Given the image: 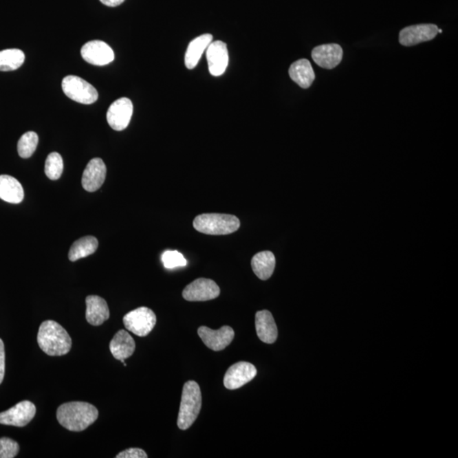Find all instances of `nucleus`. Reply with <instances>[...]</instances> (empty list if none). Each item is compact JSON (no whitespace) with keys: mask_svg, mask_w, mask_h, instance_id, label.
<instances>
[{"mask_svg":"<svg viewBox=\"0 0 458 458\" xmlns=\"http://www.w3.org/2000/svg\"><path fill=\"white\" fill-rule=\"evenodd\" d=\"M162 261L164 267L167 269H173L178 267H184L187 265V261L183 254L177 250H166L162 254Z\"/></svg>","mask_w":458,"mask_h":458,"instance_id":"nucleus-28","label":"nucleus"},{"mask_svg":"<svg viewBox=\"0 0 458 458\" xmlns=\"http://www.w3.org/2000/svg\"><path fill=\"white\" fill-rule=\"evenodd\" d=\"M220 294V288L212 279H198L187 285L183 296L188 301H206L216 299Z\"/></svg>","mask_w":458,"mask_h":458,"instance_id":"nucleus-9","label":"nucleus"},{"mask_svg":"<svg viewBox=\"0 0 458 458\" xmlns=\"http://www.w3.org/2000/svg\"><path fill=\"white\" fill-rule=\"evenodd\" d=\"M289 74L290 78L303 89L310 88L315 80V74L310 61L301 59L290 65Z\"/></svg>","mask_w":458,"mask_h":458,"instance_id":"nucleus-21","label":"nucleus"},{"mask_svg":"<svg viewBox=\"0 0 458 458\" xmlns=\"http://www.w3.org/2000/svg\"><path fill=\"white\" fill-rule=\"evenodd\" d=\"M123 323L130 332L140 337L147 336L155 328L156 316L151 309L142 307L124 316Z\"/></svg>","mask_w":458,"mask_h":458,"instance_id":"nucleus-6","label":"nucleus"},{"mask_svg":"<svg viewBox=\"0 0 458 458\" xmlns=\"http://www.w3.org/2000/svg\"><path fill=\"white\" fill-rule=\"evenodd\" d=\"M6 373V353L5 345L0 339V384H1Z\"/></svg>","mask_w":458,"mask_h":458,"instance_id":"nucleus-31","label":"nucleus"},{"mask_svg":"<svg viewBox=\"0 0 458 458\" xmlns=\"http://www.w3.org/2000/svg\"><path fill=\"white\" fill-rule=\"evenodd\" d=\"M99 246L98 239L94 236H85L74 242L72 246L68 257L71 261H76L90 256L96 252Z\"/></svg>","mask_w":458,"mask_h":458,"instance_id":"nucleus-24","label":"nucleus"},{"mask_svg":"<svg viewBox=\"0 0 458 458\" xmlns=\"http://www.w3.org/2000/svg\"><path fill=\"white\" fill-rule=\"evenodd\" d=\"M438 30L437 25L435 24L410 25L400 32L399 42L406 47L417 45L434 39L439 34Z\"/></svg>","mask_w":458,"mask_h":458,"instance_id":"nucleus-7","label":"nucleus"},{"mask_svg":"<svg viewBox=\"0 0 458 458\" xmlns=\"http://www.w3.org/2000/svg\"><path fill=\"white\" fill-rule=\"evenodd\" d=\"M63 89L65 96L80 104H94L99 97L98 91L93 85L76 76H65L63 81Z\"/></svg>","mask_w":458,"mask_h":458,"instance_id":"nucleus-5","label":"nucleus"},{"mask_svg":"<svg viewBox=\"0 0 458 458\" xmlns=\"http://www.w3.org/2000/svg\"><path fill=\"white\" fill-rule=\"evenodd\" d=\"M275 265L274 254L268 250L254 254L252 260L253 272L261 280L270 279L274 274Z\"/></svg>","mask_w":458,"mask_h":458,"instance_id":"nucleus-23","label":"nucleus"},{"mask_svg":"<svg viewBox=\"0 0 458 458\" xmlns=\"http://www.w3.org/2000/svg\"><path fill=\"white\" fill-rule=\"evenodd\" d=\"M39 144L38 134L34 132H28L21 137L17 144L18 154L21 158L31 157L37 149Z\"/></svg>","mask_w":458,"mask_h":458,"instance_id":"nucleus-26","label":"nucleus"},{"mask_svg":"<svg viewBox=\"0 0 458 458\" xmlns=\"http://www.w3.org/2000/svg\"><path fill=\"white\" fill-rule=\"evenodd\" d=\"M110 351L116 360L121 361L133 354L135 351V342L127 331L120 330L111 341Z\"/></svg>","mask_w":458,"mask_h":458,"instance_id":"nucleus-19","label":"nucleus"},{"mask_svg":"<svg viewBox=\"0 0 458 458\" xmlns=\"http://www.w3.org/2000/svg\"><path fill=\"white\" fill-rule=\"evenodd\" d=\"M20 446L13 439L6 437L0 439V458H13L19 452Z\"/></svg>","mask_w":458,"mask_h":458,"instance_id":"nucleus-29","label":"nucleus"},{"mask_svg":"<svg viewBox=\"0 0 458 458\" xmlns=\"http://www.w3.org/2000/svg\"><path fill=\"white\" fill-rule=\"evenodd\" d=\"M41 350L51 356L67 355L72 349V338L59 323L48 320L42 323L38 334Z\"/></svg>","mask_w":458,"mask_h":458,"instance_id":"nucleus-2","label":"nucleus"},{"mask_svg":"<svg viewBox=\"0 0 458 458\" xmlns=\"http://www.w3.org/2000/svg\"><path fill=\"white\" fill-rule=\"evenodd\" d=\"M25 61L23 51L18 49H8L0 51V71L10 72L17 70Z\"/></svg>","mask_w":458,"mask_h":458,"instance_id":"nucleus-25","label":"nucleus"},{"mask_svg":"<svg viewBox=\"0 0 458 458\" xmlns=\"http://www.w3.org/2000/svg\"><path fill=\"white\" fill-rule=\"evenodd\" d=\"M206 58L210 74L214 76L224 74L229 60L226 43L223 41L210 43L206 49Z\"/></svg>","mask_w":458,"mask_h":458,"instance_id":"nucleus-14","label":"nucleus"},{"mask_svg":"<svg viewBox=\"0 0 458 458\" xmlns=\"http://www.w3.org/2000/svg\"><path fill=\"white\" fill-rule=\"evenodd\" d=\"M312 57L320 67L331 70L342 61L343 50L337 43L319 45L312 50Z\"/></svg>","mask_w":458,"mask_h":458,"instance_id":"nucleus-15","label":"nucleus"},{"mask_svg":"<svg viewBox=\"0 0 458 458\" xmlns=\"http://www.w3.org/2000/svg\"><path fill=\"white\" fill-rule=\"evenodd\" d=\"M256 330L258 337L263 342H275L278 338V329L270 312L264 310L257 312Z\"/></svg>","mask_w":458,"mask_h":458,"instance_id":"nucleus-18","label":"nucleus"},{"mask_svg":"<svg viewBox=\"0 0 458 458\" xmlns=\"http://www.w3.org/2000/svg\"><path fill=\"white\" fill-rule=\"evenodd\" d=\"M103 5L109 7H116L122 5L125 0H100Z\"/></svg>","mask_w":458,"mask_h":458,"instance_id":"nucleus-32","label":"nucleus"},{"mask_svg":"<svg viewBox=\"0 0 458 458\" xmlns=\"http://www.w3.org/2000/svg\"><path fill=\"white\" fill-rule=\"evenodd\" d=\"M257 370L252 363L239 362L232 365L225 373L224 386L228 390H236L248 384L257 376Z\"/></svg>","mask_w":458,"mask_h":458,"instance_id":"nucleus-11","label":"nucleus"},{"mask_svg":"<svg viewBox=\"0 0 458 458\" xmlns=\"http://www.w3.org/2000/svg\"><path fill=\"white\" fill-rule=\"evenodd\" d=\"M133 112L132 101L127 98L116 100L109 107L107 118L109 125L116 131H122L129 125Z\"/></svg>","mask_w":458,"mask_h":458,"instance_id":"nucleus-10","label":"nucleus"},{"mask_svg":"<svg viewBox=\"0 0 458 458\" xmlns=\"http://www.w3.org/2000/svg\"><path fill=\"white\" fill-rule=\"evenodd\" d=\"M0 199L12 204L21 203L24 199L23 185L12 176L0 175Z\"/></svg>","mask_w":458,"mask_h":458,"instance_id":"nucleus-20","label":"nucleus"},{"mask_svg":"<svg viewBox=\"0 0 458 458\" xmlns=\"http://www.w3.org/2000/svg\"><path fill=\"white\" fill-rule=\"evenodd\" d=\"M36 406L34 403L23 401L12 408L0 413V424L10 426L24 427L34 419Z\"/></svg>","mask_w":458,"mask_h":458,"instance_id":"nucleus-8","label":"nucleus"},{"mask_svg":"<svg viewBox=\"0 0 458 458\" xmlns=\"http://www.w3.org/2000/svg\"><path fill=\"white\" fill-rule=\"evenodd\" d=\"M56 417L67 430L81 432L97 420L99 411L88 402H72L58 407Z\"/></svg>","mask_w":458,"mask_h":458,"instance_id":"nucleus-1","label":"nucleus"},{"mask_svg":"<svg viewBox=\"0 0 458 458\" xmlns=\"http://www.w3.org/2000/svg\"><path fill=\"white\" fill-rule=\"evenodd\" d=\"M116 458H147L148 455L144 450L140 448H130L120 452Z\"/></svg>","mask_w":458,"mask_h":458,"instance_id":"nucleus-30","label":"nucleus"},{"mask_svg":"<svg viewBox=\"0 0 458 458\" xmlns=\"http://www.w3.org/2000/svg\"><path fill=\"white\" fill-rule=\"evenodd\" d=\"M194 228L202 234L226 235L232 234L241 227L238 217L228 214H202L195 217Z\"/></svg>","mask_w":458,"mask_h":458,"instance_id":"nucleus-4","label":"nucleus"},{"mask_svg":"<svg viewBox=\"0 0 458 458\" xmlns=\"http://www.w3.org/2000/svg\"><path fill=\"white\" fill-rule=\"evenodd\" d=\"M199 338L207 347L214 351L224 350L230 345L235 338V331L229 326L221 327L220 329L212 330L206 326L198 329Z\"/></svg>","mask_w":458,"mask_h":458,"instance_id":"nucleus-13","label":"nucleus"},{"mask_svg":"<svg viewBox=\"0 0 458 458\" xmlns=\"http://www.w3.org/2000/svg\"><path fill=\"white\" fill-rule=\"evenodd\" d=\"M202 405L201 389L195 381L185 383L182 393L179 413L177 417V426L182 430H186L197 419Z\"/></svg>","mask_w":458,"mask_h":458,"instance_id":"nucleus-3","label":"nucleus"},{"mask_svg":"<svg viewBox=\"0 0 458 458\" xmlns=\"http://www.w3.org/2000/svg\"><path fill=\"white\" fill-rule=\"evenodd\" d=\"M81 54L86 63L100 67L110 64L115 59L114 51L107 43L100 40H93L85 43L82 47Z\"/></svg>","mask_w":458,"mask_h":458,"instance_id":"nucleus-12","label":"nucleus"},{"mask_svg":"<svg viewBox=\"0 0 458 458\" xmlns=\"http://www.w3.org/2000/svg\"><path fill=\"white\" fill-rule=\"evenodd\" d=\"M86 319L91 325L100 326L110 318V310L103 298L89 296L86 298Z\"/></svg>","mask_w":458,"mask_h":458,"instance_id":"nucleus-17","label":"nucleus"},{"mask_svg":"<svg viewBox=\"0 0 458 458\" xmlns=\"http://www.w3.org/2000/svg\"><path fill=\"white\" fill-rule=\"evenodd\" d=\"M63 159L59 153H50L45 162V174L50 180H58L63 173Z\"/></svg>","mask_w":458,"mask_h":458,"instance_id":"nucleus-27","label":"nucleus"},{"mask_svg":"<svg viewBox=\"0 0 458 458\" xmlns=\"http://www.w3.org/2000/svg\"><path fill=\"white\" fill-rule=\"evenodd\" d=\"M107 177V166L100 158L91 160L87 165L82 177L83 188L88 192L99 190L103 185Z\"/></svg>","mask_w":458,"mask_h":458,"instance_id":"nucleus-16","label":"nucleus"},{"mask_svg":"<svg viewBox=\"0 0 458 458\" xmlns=\"http://www.w3.org/2000/svg\"><path fill=\"white\" fill-rule=\"evenodd\" d=\"M212 34H206L192 40L185 54L184 63L188 69L192 70L196 67L203 53L212 42Z\"/></svg>","mask_w":458,"mask_h":458,"instance_id":"nucleus-22","label":"nucleus"}]
</instances>
